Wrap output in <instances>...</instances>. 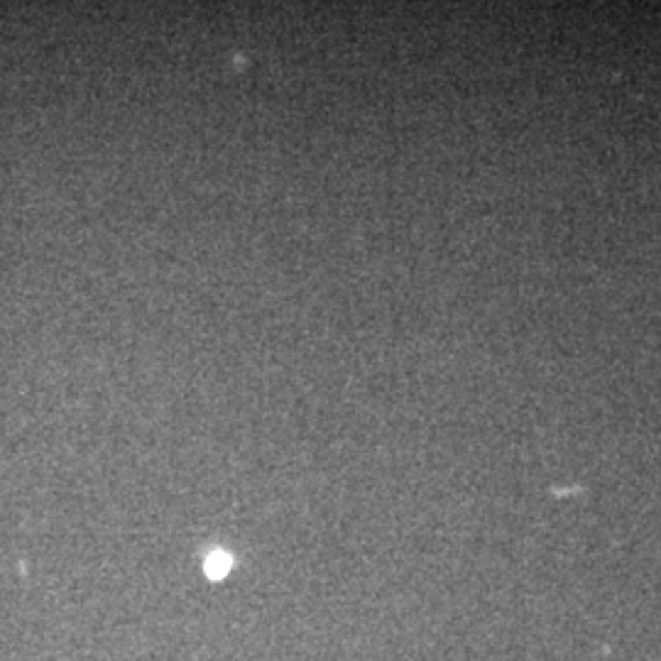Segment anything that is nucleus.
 Instances as JSON below:
<instances>
[{
	"label": "nucleus",
	"mask_w": 661,
	"mask_h": 661,
	"mask_svg": "<svg viewBox=\"0 0 661 661\" xmlns=\"http://www.w3.org/2000/svg\"><path fill=\"white\" fill-rule=\"evenodd\" d=\"M203 569H206V576L213 580H221L223 576L231 571V556H228L226 551H213L206 556V563H203Z\"/></svg>",
	"instance_id": "obj_1"
}]
</instances>
